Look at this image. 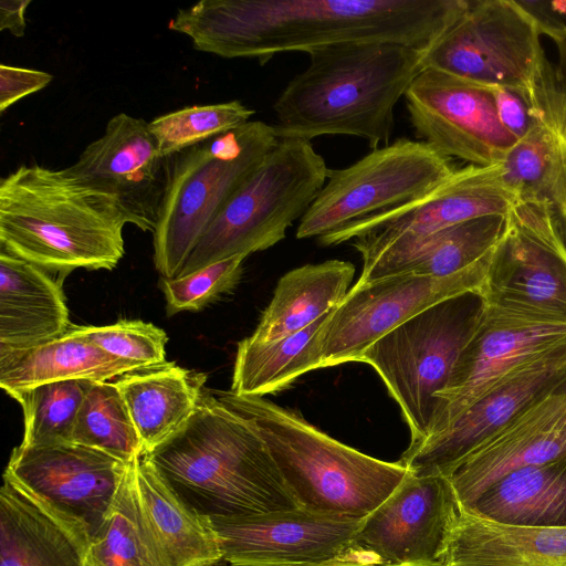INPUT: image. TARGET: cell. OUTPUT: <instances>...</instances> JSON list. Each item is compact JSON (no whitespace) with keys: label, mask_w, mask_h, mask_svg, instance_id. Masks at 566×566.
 <instances>
[{"label":"cell","mask_w":566,"mask_h":566,"mask_svg":"<svg viewBox=\"0 0 566 566\" xmlns=\"http://www.w3.org/2000/svg\"><path fill=\"white\" fill-rule=\"evenodd\" d=\"M468 0H201L179 9L168 29L192 46L261 65L284 52L348 42H392L421 50L460 17Z\"/></svg>","instance_id":"obj_1"},{"label":"cell","mask_w":566,"mask_h":566,"mask_svg":"<svg viewBox=\"0 0 566 566\" xmlns=\"http://www.w3.org/2000/svg\"><path fill=\"white\" fill-rule=\"evenodd\" d=\"M147 453L180 499L201 517L298 506L231 390L203 388L186 423Z\"/></svg>","instance_id":"obj_2"},{"label":"cell","mask_w":566,"mask_h":566,"mask_svg":"<svg viewBox=\"0 0 566 566\" xmlns=\"http://www.w3.org/2000/svg\"><path fill=\"white\" fill-rule=\"evenodd\" d=\"M308 66L274 102L279 139L326 135L389 144L395 106L422 70L423 50L392 42H348L307 53Z\"/></svg>","instance_id":"obj_3"},{"label":"cell","mask_w":566,"mask_h":566,"mask_svg":"<svg viewBox=\"0 0 566 566\" xmlns=\"http://www.w3.org/2000/svg\"><path fill=\"white\" fill-rule=\"evenodd\" d=\"M119 201L67 168L19 166L0 180V247L50 273L112 270L125 254Z\"/></svg>","instance_id":"obj_4"},{"label":"cell","mask_w":566,"mask_h":566,"mask_svg":"<svg viewBox=\"0 0 566 566\" xmlns=\"http://www.w3.org/2000/svg\"><path fill=\"white\" fill-rule=\"evenodd\" d=\"M235 398L302 509L364 518L410 473L400 461H382L348 447L264 397Z\"/></svg>","instance_id":"obj_5"},{"label":"cell","mask_w":566,"mask_h":566,"mask_svg":"<svg viewBox=\"0 0 566 566\" xmlns=\"http://www.w3.org/2000/svg\"><path fill=\"white\" fill-rule=\"evenodd\" d=\"M277 143L273 125L252 120L166 158V190L153 232L161 277L178 276L212 219Z\"/></svg>","instance_id":"obj_6"},{"label":"cell","mask_w":566,"mask_h":566,"mask_svg":"<svg viewBox=\"0 0 566 566\" xmlns=\"http://www.w3.org/2000/svg\"><path fill=\"white\" fill-rule=\"evenodd\" d=\"M328 169L311 142L279 139L212 219L178 276L282 241L324 187Z\"/></svg>","instance_id":"obj_7"},{"label":"cell","mask_w":566,"mask_h":566,"mask_svg":"<svg viewBox=\"0 0 566 566\" xmlns=\"http://www.w3.org/2000/svg\"><path fill=\"white\" fill-rule=\"evenodd\" d=\"M486 310L481 292L470 291L442 300L398 325L367 347L359 360L370 365L398 403L411 440L429 436L436 397Z\"/></svg>","instance_id":"obj_8"},{"label":"cell","mask_w":566,"mask_h":566,"mask_svg":"<svg viewBox=\"0 0 566 566\" xmlns=\"http://www.w3.org/2000/svg\"><path fill=\"white\" fill-rule=\"evenodd\" d=\"M541 36L515 0H468L460 17L423 50L422 69L515 91L532 108L557 80Z\"/></svg>","instance_id":"obj_9"},{"label":"cell","mask_w":566,"mask_h":566,"mask_svg":"<svg viewBox=\"0 0 566 566\" xmlns=\"http://www.w3.org/2000/svg\"><path fill=\"white\" fill-rule=\"evenodd\" d=\"M493 251L448 276L395 274L356 283L311 339L300 375L358 361L367 347L424 308L461 293L481 292Z\"/></svg>","instance_id":"obj_10"},{"label":"cell","mask_w":566,"mask_h":566,"mask_svg":"<svg viewBox=\"0 0 566 566\" xmlns=\"http://www.w3.org/2000/svg\"><path fill=\"white\" fill-rule=\"evenodd\" d=\"M454 170L451 159L429 144L398 138L346 168H329L324 187L300 219L296 238H319L419 199Z\"/></svg>","instance_id":"obj_11"},{"label":"cell","mask_w":566,"mask_h":566,"mask_svg":"<svg viewBox=\"0 0 566 566\" xmlns=\"http://www.w3.org/2000/svg\"><path fill=\"white\" fill-rule=\"evenodd\" d=\"M481 294L496 311L566 325V245L544 208L514 197Z\"/></svg>","instance_id":"obj_12"},{"label":"cell","mask_w":566,"mask_h":566,"mask_svg":"<svg viewBox=\"0 0 566 566\" xmlns=\"http://www.w3.org/2000/svg\"><path fill=\"white\" fill-rule=\"evenodd\" d=\"M459 511L447 476H418L410 471L361 520L353 556L376 566H444Z\"/></svg>","instance_id":"obj_13"},{"label":"cell","mask_w":566,"mask_h":566,"mask_svg":"<svg viewBox=\"0 0 566 566\" xmlns=\"http://www.w3.org/2000/svg\"><path fill=\"white\" fill-rule=\"evenodd\" d=\"M403 97L417 137L450 159L500 165L517 142L499 119L492 87L424 67Z\"/></svg>","instance_id":"obj_14"},{"label":"cell","mask_w":566,"mask_h":566,"mask_svg":"<svg viewBox=\"0 0 566 566\" xmlns=\"http://www.w3.org/2000/svg\"><path fill=\"white\" fill-rule=\"evenodd\" d=\"M513 200L501 164L467 165L421 198L356 220L318 241L326 247L352 242L364 258L398 240L428 235L483 216L507 214Z\"/></svg>","instance_id":"obj_15"},{"label":"cell","mask_w":566,"mask_h":566,"mask_svg":"<svg viewBox=\"0 0 566 566\" xmlns=\"http://www.w3.org/2000/svg\"><path fill=\"white\" fill-rule=\"evenodd\" d=\"M206 520L223 560L233 566H321L356 560L353 541L363 518L297 506Z\"/></svg>","instance_id":"obj_16"},{"label":"cell","mask_w":566,"mask_h":566,"mask_svg":"<svg viewBox=\"0 0 566 566\" xmlns=\"http://www.w3.org/2000/svg\"><path fill=\"white\" fill-rule=\"evenodd\" d=\"M130 462L73 441L18 446L4 472L84 523L94 536L109 515Z\"/></svg>","instance_id":"obj_17"},{"label":"cell","mask_w":566,"mask_h":566,"mask_svg":"<svg viewBox=\"0 0 566 566\" xmlns=\"http://www.w3.org/2000/svg\"><path fill=\"white\" fill-rule=\"evenodd\" d=\"M565 366L566 342L512 371L444 431L409 444L399 461L415 475L448 478L478 447L551 392Z\"/></svg>","instance_id":"obj_18"},{"label":"cell","mask_w":566,"mask_h":566,"mask_svg":"<svg viewBox=\"0 0 566 566\" xmlns=\"http://www.w3.org/2000/svg\"><path fill=\"white\" fill-rule=\"evenodd\" d=\"M564 342L566 325L531 322L486 305L482 321L462 350L449 382L436 397V413L427 438L449 428L512 371Z\"/></svg>","instance_id":"obj_19"},{"label":"cell","mask_w":566,"mask_h":566,"mask_svg":"<svg viewBox=\"0 0 566 566\" xmlns=\"http://www.w3.org/2000/svg\"><path fill=\"white\" fill-rule=\"evenodd\" d=\"M66 168L115 197L127 223L142 231H155L166 190L167 164L145 119L126 113L114 115L103 135Z\"/></svg>","instance_id":"obj_20"},{"label":"cell","mask_w":566,"mask_h":566,"mask_svg":"<svg viewBox=\"0 0 566 566\" xmlns=\"http://www.w3.org/2000/svg\"><path fill=\"white\" fill-rule=\"evenodd\" d=\"M134 513L146 566H221L216 535L156 468L147 452L129 465Z\"/></svg>","instance_id":"obj_21"},{"label":"cell","mask_w":566,"mask_h":566,"mask_svg":"<svg viewBox=\"0 0 566 566\" xmlns=\"http://www.w3.org/2000/svg\"><path fill=\"white\" fill-rule=\"evenodd\" d=\"M566 455V400L548 392L463 459L448 476L469 507L494 483L517 470Z\"/></svg>","instance_id":"obj_22"},{"label":"cell","mask_w":566,"mask_h":566,"mask_svg":"<svg viewBox=\"0 0 566 566\" xmlns=\"http://www.w3.org/2000/svg\"><path fill=\"white\" fill-rule=\"evenodd\" d=\"M0 489V566H86L87 526L7 472Z\"/></svg>","instance_id":"obj_23"},{"label":"cell","mask_w":566,"mask_h":566,"mask_svg":"<svg viewBox=\"0 0 566 566\" xmlns=\"http://www.w3.org/2000/svg\"><path fill=\"white\" fill-rule=\"evenodd\" d=\"M531 115L532 128L501 164L503 181L515 198L546 210L566 245V122L560 81Z\"/></svg>","instance_id":"obj_24"},{"label":"cell","mask_w":566,"mask_h":566,"mask_svg":"<svg viewBox=\"0 0 566 566\" xmlns=\"http://www.w3.org/2000/svg\"><path fill=\"white\" fill-rule=\"evenodd\" d=\"M507 214L463 221L428 235L398 240L363 259V284L395 274L448 276L490 253L502 238Z\"/></svg>","instance_id":"obj_25"},{"label":"cell","mask_w":566,"mask_h":566,"mask_svg":"<svg viewBox=\"0 0 566 566\" xmlns=\"http://www.w3.org/2000/svg\"><path fill=\"white\" fill-rule=\"evenodd\" d=\"M50 274L0 251V352L49 342L72 324L60 281Z\"/></svg>","instance_id":"obj_26"},{"label":"cell","mask_w":566,"mask_h":566,"mask_svg":"<svg viewBox=\"0 0 566 566\" xmlns=\"http://www.w3.org/2000/svg\"><path fill=\"white\" fill-rule=\"evenodd\" d=\"M444 566H566V527L500 523L460 507Z\"/></svg>","instance_id":"obj_27"},{"label":"cell","mask_w":566,"mask_h":566,"mask_svg":"<svg viewBox=\"0 0 566 566\" xmlns=\"http://www.w3.org/2000/svg\"><path fill=\"white\" fill-rule=\"evenodd\" d=\"M206 375L174 361L142 367L115 380L145 452H151L191 417Z\"/></svg>","instance_id":"obj_28"},{"label":"cell","mask_w":566,"mask_h":566,"mask_svg":"<svg viewBox=\"0 0 566 566\" xmlns=\"http://www.w3.org/2000/svg\"><path fill=\"white\" fill-rule=\"evenodd\" d=\"M143 366L111 356L72 324L61 336L36 346L0 352V386L8 394L65 381H108Z\"/></svg>","instance_id":"obj_29"},{"label":"cell","mask_w":566,"mask_h":566,"mask_svg":"<svg viewBox=\"0 0 566 566\" xmlns=\"http://www.w3.org/2000/svg\"><path fill=\"white\" fill-rule=\"evenodd\" d=\"M354 274V264L342 260L305 264L286 272L249 338L277 340L312 325L343 301Z\"/></svg>","instance_id":"obj_30"},{"label":"cell","mask_w":566,"mask_h":566,"mask_svg":"<svg viewBox=\"0 0 566 566\" xmlns=\"http://www.w3.org/2000/svg\"><path fill=\"white\" fill-rule=\"evenodd\" d=\"M463 510L500 523L566 527V455L510 473Z\"/></svg>","instance_id":"obj_31"},{"label":"cell","mask_w":566,"mask_h":566,"mask_svg":"<svg viewBox=\"0 0 566 566\" xmlns=\"http://www.w3.org/2000/svg\"><path fill=\"white\" fill-rule=\"evenodd\" d=\"M327 315L277 340L242 339L237 348L231 391L242 396L264 397L287 388L301 376L300 365L305 349Z\"/></svg>","instance_id":"obj_32"},{"label":"cell","mask_w":566,"mask_h":566,"mask_svg":"<svg viewBox=\"0 0 566 566\" xmlns=\"http://www.w3.org/2000/svg\"><path fill=\"white\" fill-rule=\"evenodd\" d=\"M72 441L127 462L145 452L123 397L111 381L92 382L80 407Z\"/></svg>","instance_id":"obj_33"},{"label":"cell","mask_w":566,"mask_h":566,"mask_svg":"<svg viewBox=\"0 0 566 566\" xmlns=\"http://www.w3.org/2000/svg\"><path fill=\"white\" fill-rule=\"evenodd\" d=\"M92 382L56 381L10 394L23 413L20 444L33 447L72 441L80 407Z\"/></svg>","instance_id":"obj_34"},{"label":"cell","mask_w":566,"mask_h":566,"mask_svg":"<svg viewBox=\"0 0 566 566\" xmlns=\"http://www.w3.org/2000/svg\"><path fill=\"white\" fill-rule=\"evenodd\" d=\"M253 114V109L234 99L186 106L154 118L148 126L159 155L168 158L247 124Z\"/></svg>","instance_id":"obj_35"},{"label":"cell","mask_w":566,"mask_h":566,"mask_svg":"<svg viewBox=\"0 0 566 566\" xmlns=\"http://www.w3.org/2000/svg\"><path fill=\"white\" fill-rule=\"evenodd\" d=\"M86 566H146L136 526L129 469L109 515L92 536Z\"/></svg>","instance_id":"obj_36"},{"label":"cell","mask_w":566,"mask_h":566,"mask_svg":"<svg viewBox=\"0 0 566 566\" xmlns=\"http://www.w3.org/2000/svg\"><path fill=\"white\" fill-rule=\"evenodd\" d=\"M245 258L238 255L182 276L161 277L159 287L166 300L167 315L200 311L223 294L230 293L240 282Z\"/></svg>","instance_id":"obj_37"},{"label":"cell","mask_w":566,"mask_h":566,"mask_svg":"<svg viewBox=\"0 0 566 566\" xmlns=\"http://www.w3.org/2000/svg\"><path fill=\"white\" fill-rule=\"evenodd\" d=\"M76 334L105 353L143 367L166 361L168 336L164 329L139 319H123L111 325H74Z\"/></svg>","instance_id":"obj_38"},{"label":"cell","mask_w":566,"mask_h":566,"mask_svg":"<svg viewBox=\"0 0 566 566\" xmlns=\"http://www.w3.org/2000/svg\"><path fill=\"white\" fill-rule=\"evenodd\" d=\"M53 75L33 69L0 65V112L11 107L18 101L45 88Z\"/></svg>","instance_id":"obj_39"},{"label":"cell","mask_w":566,"mask_h":566,"mask_svg":"<svg viewBox=\"0 0 566 566\" xmlns=\"http://www.w3.org/2000/svg\"><path fill=\"white\" fill-rule=\"evenodd\" d=\"M530 17L541 35L555 44L566 43V0H515Z\"/></svg>","instance_id":"obj_40"},{"label":"cell","mask_w":566,"mask_h":566,"mask_svg":"<svg viewBox=\"0 0 566 566\" xmlns=\"http://www.w3.org/2000/svg\"><path fill=\"white\" fill-rule=\"evenodd\" d=\"M492 92L501 124L517 140L522 139L534 124L526 99L505 87H492Z\"/></svg>","instance_id":"obj_41"},{"label":"cell","mask_w":566,"mask_h":566,"mask_svg":"<svg viewBox=\"0 0 566 566\" xmlns=\"http://www.w3.org/2000/svg\"><path fill=\"white\" fill-rule=\"evenodd\" d=\"M31 0H2L0 2V30H8L21 38L25 33V12Z\"/></svg>","instance_id":"obj_42"},{"label":"cell","mask_w":566,"mask_h":566,"mask_svg":"<svg viewBox=\"0 0 566 566\" xmlns=\"http://www.w3.org/2000/svg\"><path fill=\"white\" fill-rule=\"evenodd\" d=\"M558 49L559 65L557 67L558 77L564 92V107H565V122H566V52L562 48Z\"/></svg>","instance_id":"obj_43"},{"label":"cell","mask_w":566,"mask_h":566,"mask_svg":"<svg viewBox=\"0 0 566 566\" xmlns=\"http://www.w3.org/2000/svg\"><path fill=\"white\" fill-rule=\"evenodd\" d=\"M551 392L562 396L566 400V366L558 375Z\"/></svg>","instance_id":"obj_44"},{"label":"cell","mask_w":566,"mask_h":566,"mask_svg":"<svg viewBox=\"0 0 566 566\" xmlns=\"http://www.w3.org/2000/svg\"><path fill=\"white\" fill-rule=\"evenodd\" d=\"M321 566H376L371 564H367L360 560H343V562H336L332 564L321 565Z\"/></svg>","instance_id":"obj_45"},{"label":"cell","mask_w":566,"mask_h":566,"mask_svg":"<svg viewBox=\"0 0 566 566\" xmlns=\"http://www.w3.org/2000/svg\"><path fill=\"white\" fill-rule=\"evenodd\" d=\"M556 46L562 48L566 52V43L556 44Z\"/></svg>","instance_id":"obj_46"}]
</instances>
